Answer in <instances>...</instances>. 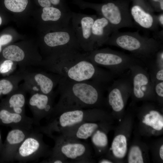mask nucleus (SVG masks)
Returning a JSON list of instances; mask_svg holds the SVG:
<instances>
[{
  "mask_svg": "<svg viewBox=\"0 0 163 163\" xmlns=\"http://www.w3.org/2000/svg\"><path fill=\"white\" fill-rule=\"evenodd\" d=\"M42 64L60 77L75 82L94 81L104 85L113 80L115 76L96 65L89 59L74 56L65 55Z\"/></svg>",
  "mask_w": 163,
  "mask_h": 163,
  "instance_id": "1",
  "label": "nucleus"
},
{
  "mask_svg": "<svg viewBox=\"0 0 163 163\" xmlns=\"http://www.w3.org/2000/svg\"><path fill=\"white\" fill-rule=\"evenodd\" d=\"M60 94L56 111L92 106L99 101L104 85L94 81L75 82L60 77L58 83Z\"/></svg>",
  "mask_w": 163,
  "mask_h": 163,
  "instance_id": "2",
  "label": "nucleus"
},
{
  "mask_svg": "<svg viewBox=\"0 0 163 163\" xmlns=\"http://www.w3.org/2000/svg\"><path fill=\"white\" fill-rule=\"evenodd\" d=\"M109 43L111 45L130 52L141 61L146 62L152 59L156 53L163 48V42L153 37L142 35L138 31H114Z\"/></svg>",
  "mask_w": 163,
  "mask_h": 163,
  "instance_id": "3",
  "label": "nucleus"
},
{
  "mask_svg": "<svg viewBox=\"0 0 163 163\" xmlns=\"http://www.w3.org/2000/svg\"><path fill=\"white\" fill-rule=\"evenodd\" d=\"M96 65L109 69L114 75H121L141 60L133 55L112 50L96 51L89 59Z\"/></svg>",
  "mask_w": 163,
  "mask_h": 163,
  "instance_id": "4",
  "label": "nucleus"
},
{
  "mask_svg": "<svg viewBox=\"0 0 163 163\" xmlns=\"http://www.w3.org/2000/svg\"><path fill=\"white\" fill-rule=\"evenodd\" d=\"M100 11L111 24L113 32L123 28L134 27L126 2L118 1L108 3L102 6Z\"/></svg>",
  "mask_w": 163,
  "mask_h": 163,
  "instance_id": "5",
  "label": "nucleus"
},
{
  "mask_svg": "<svg viewBox=\"0 0 163 163\" xmlns=\"http://www.w3.org/2000/svg\"><path fill=\"white\" fill-rule=\"evenodd\" d=\"M46 149L42 135L33 130L20 145L14 160L21 163L35 160L43 156Z\"/></svg>",
  "mask_w": 163,
  "mask_h": 163,
  "instance_id": "6",
  "label": "nucleus"
},
{
  "mask_svg": "<svg viewBox=\"0 0 163 163\" xmlns=\"http://www.w3.org/2000/svg\"><path fill=\"white\" fill-rule=\"evenodd\" d=\"M141 64L132 66L129 69L132 93L138 99L150 97L154 95V84L148 72Z\"/></svg>",
  "mask_w": 163,
  "mask_h": 163,
  "instance_id": "7",
  "label": "nucleus"
},
{
  "mask_svg": "<svg viewBox=\"0 0 163 163\" xmlns=\"http://www.w3.org/2000/svg\"><path fill=\"white\" fill-rule=\"evenodd\" d=\"M129 11L134 23L140 28L154 33L158 31L156 15L144 0H133Z\"/></svg>",
  "mask_w": 163,
  "mask_h": 163,
  "instance_id": "8",
  "label": "nucleus"
},
{
  "mask_svg": "<svg viewBox=\"0 0 163 163\" xmlns=\"http://www.w3.org/2000/svg\"><path fill=\"white\" fill-rule=\"evenodd\" d=\"M130 77H122L114 81L108 88V102L113 110L117 112L121 111L124 106V97L132 93Z\"/></svg>",
  "mask_w": 163,
  "mask_h": 163,
  "instance_id": "9",
  "label": "nucleus"
},
{
  "mask_svg": "<svg viewBox=\"0 0 163 163\" xmlns=\"http://www.w3.org/2000/svg\"><path fill=\"white\" fill-rule=\"evenodd\" d=\"M51 95L40 93L32 94L28 105L33 114L34 123L53 112Z\"/></svg>",
  "mask_w": 163,
  "mask_h": 163,
  "instance_id": "10",
  "label": "nucleus"
},
{
  "mask_svg": "<svg viewBox=\"0 0 163 163\" xmlns=\"http://www.w3.org/2000/svg\"><path fill=\"white\" fill-rule=\"evenodd\" d=\"M26 77L27 85L30 86L32 94L40 93L49 95H52L54 87L60 78L59 76L54 78L48 74L40 72Z\"/></svg>",
  "mask_w": 163,
  "mask_h": 163,
  "instance_id": "11",
  "label": "nucleus"
},
{
  "mask_svg": "<svg viewBox=\"0 0 163 163\" xmlns=\"http://www.w3.org/2000/svg\"><path fill=\"white\" fill-rule=\"evenodd\" d=\"M0 122L12 128H19L28 130L33 129L34 123L33 118L13 112L8 109L0 110Z\"/></svg>",
  "mask_w": 163,
  "mask_h": 163,
  "instance_id": "12",
  "label": "nucleus"
},
{
  "mask_svg": "<svg viewBox=\"0 0 163 163\" xmlns=\"http://www.w3.org/2000/svg\"><path fill=\"white\" fill-rule=\"evenodd\" d=\"M26 129L12 128L7 136L5 156L10 161H14V158L20 145L26 137L32 131Z\"/></svg>",
  "mask_w": 163,
  "mask_h": 163,
  "instance_id": "13",
  "label": "nucleus"
},
{
  "mask_svg": "<svg viewBox=\"0 0 163 163\" xmlns=\"http://www.w3.org/2000/svg\"><path fill=\"white\" fill-rule=\"evenodd\" d=\"M86 148L79 143H69L60 146L56 145L52 157H56L61 153L66 158L75 159L82 156L85 152Z\"/></svg>",
  "mask_w": 163,
  "mask_h": 163,
  "instance_id": "14",
  "label": "nucleus"
},
{
  "mask_svg": "<svg viewBox=\"0 0 163 163\" xmlns=\"http://www.w3.org/2000/svg\"><path fill=\"white\" fill-rule=\"evenodd\" d=\"M25 94L23 92L17 90L11 93L8 100V109L18 113L25 115Z\"/></svg>",
  "mask_w": 163,
  "mask_h": 163,
  "instance_id": "15",
  "label": "nucleus"
},
{
  "mask_svg": "<svg viewBox=\"0 0 163 163\" xmlns=\"http://www.w3.org/2000/svg\"><path fill=\"white\" fill-rule=\"evenodd\" d=\"M91 31L93 34L98 38L101 39V42L103 41L111 31L113 30L108 21L103 17L98 18L94 21L92 26Z\"/></svg>",
  "mask_w": 163,
  "mask_h": 163,
  "instance_id": "16",
  "label": "nucleus"
},
{
  "mask_svg": "<svg viewBox=\"0 0 163 163\" xmlns=\"http://www.w3.org/2000/svg\"><path fill=\"white\" fill-rule=\"evenodd\" d=\"M70 39V36L68 33L58 32L47 34L44 37V41L48 46L55 47L66 44Z\"/></svg>",
  "mask_w": 163,
  "mask_h": 163,
  "instance_id": "17",
  "label": "nucleus"
},
{
  "mask_svg": "<svg viewBox=\"0 0 163 163\" xmlns=\"http://www.w3.org/2000/svg\"><path fill=\"white\" fill-rule=\"evenodd\" d=\"M2 55L6 59L17 63L23 62L25 56L24 51L15 45H11L6 47L3 51Z\"/></svg>",
  "mask_w": 163,
  "mask_h": 163,
  "instance_id": "18",
  "label": "nucleus"
},
{
  "mask_svg": "<svg viewBox=\"0 0 163 163\" xmlns=\"http://www.w3.org/2000/svg\"><path fill=\"white\" fill-rule=\"evenodd\" d=\"M111 150L116 157H124L127 151V142L125 136L121 134L117 136L113 141Z\"/></svg>",
  "mask_w": 163,
  "mask_h": 163,
  "instance_id": "19",
  "label": "nucleus"
},
{
  "mask_svg": "<svg viewBox=\"0 0 163 163\" xmlns=\"http://www.w3.org/2000/svg\"><path fill=\"white\" fill-rule=\"evenodd\" d=\"M97 127L98 125L95 123H84L82 124L78 129L76 136L79 139H87L92 135Z\"/></svg>",
  "mask_w": 163,
  "mask_h": 163,
  "instance_id": "20",
  "label": "nucleus"
},
{
  "mask_svg": "<svg viewBox=\"0 0 163 163\" xmlns=\"http://www.w3.org/2000/svg\"><path fill=\"white\" fill-rule=\"evenodd\" d=\"M28 3V0H5L6 7L10 11L15 12L24 11Z\"/></svg>",
  "mask_w": 163,
  "mask_h": 163,
  "instance_id": "21",
  "label": "nucleus"
},
{
  "mask_svg": "<svg viewBox=\"0 0 163 163\" xmlns=\"http://www.w3.org/2000/svg\"><path fill=\"white\" fill-rule=\"evenodd\" d=\"M61 13L60 11L55 8L48 7L44 8L41 15L42 19L44 21H56L60 18Z\"/></svg>",
  "mask_w": 163,
  "mask_h": 163,
  "instance_id": "22",
  "label": "nucleus"
},
{
  "mask_svg": "<svg viewBox=\"0 0 163 163\" xmlns=\"http://www.w3.org/2000/svg\"><path fill=\"white\" fill-rule=\"evenodd\" d=\"M14 80L12 82L3 79L0 81V96L11 94L16 90L17 82Z\"/></svg>",
  "mask_w": 163,
  "mask_h": 163,
  "instance_id": "23",
  "label": "nucleus"
},
{
  "mask_svg": "<svg viewBox=\"0 0 163 163\" xmlns=\"http://www.w3.org/2000/svg\"><path fill=\"white\" fill-rule=\"evenodd\" d=\"M94 21V19L90 17H86L82 19L81 23L83 36L84 38L87 39L90 37Z\"/></svg>",
  "mask_w": 163,
  "mask_h": 163,
  "instance_id": "24",
  "label": "nucleus"
},
{
  "mask_svg": "<svg viewBox=\"0 0 163 163\" xmlns=\"http://www.w3.org/2000/svg\"><path fill=\"white\" fill-rule=\"evenodd\" d=\"M128 162L129 163L144 162L141 151L138 146H135L131 148L129 154Z\"/></svg>",
  "mask_w": 163,
  "mask_h": 163,
  "instance_id": "25",
  "label": "nucleus"
},
{
  "mask_svg": "<svg viewBox=\"0 0 163 163\" xmlns=\"http://www.w3.org/2000/svg\"><path fill=\"white\" fill-rule=\"evenodd\" d=\"M92 141L95 145L100 147H105L108 143V139L106 134L99 130L93 135Z\"/></svg>",
  "mask_w": 163,
  "mask_h": 163,
  "instance_id": "26",
  "label": "nucleus"
},
{
  "mask_svg": "<svg viewBox=\"0 0 163 163\" xmlns=\"http://www.w3.org/2000/svg\"><path fill=\"white\" fill-rule=\"evenodd\" d=\"M147 4L154 12H163V0H149Z\"/></svg>",
  "mask_w": 163,
  "mask_h": 163,
  "instance_id": "27",
  "label": "nucleus"
},
{
  "mask_svg": "<svg viewBox=\"0 0 163 163\" xmlns=\"http://www.w3.org/2000/svg\"><path fill=\"white\" fill-rule=\"evenodd\" d=\"M14 62L10 60L4 61L0 66V72L2 73L8 72L13 67Z\"/></svg>",
  "mask_w": 163,
  "mask_h": 163,
  "instance_id": "28",
  "label": "nucleus"
},
{
  "mask_svg": "<svg viewBox=\"0 0 163 163\" xmlns=\"http://www.w3.org/2000/svg\"><path fill=\"white\" fill-rule=\"evenodd\" d=\"M155 94L161 98L163 97V81L157 82L154 84Z\"/></svg>",
  "mask_w": 163,
  "mask_h": 163,
  "instance_id": "29",
  "label": "nucleus"
},
{
  "mask_svg": "<svg viewBox=\"0 0 163 163\" xmlns=\"http://www.w3.org/2000/svg\"><path fill=\"white\" fill-rule=\"evenodd\" d=\"M12 36L8 34H5L0 37V44L2 46L10 43L12 40Z\"/></svg>",
  "mask_w": 163,
  "mask_h": 163,
  "instance_id": "30",
  "label": "nucleus"
},
{
  "mask_svg": "<svg viewBox=\"0 0 163 163\" xmlns=\"http://www.w3.org/2000/svg\"><path fill=\"white\" fill-rule=\"evenodd\" d=\"M156 20L159 26L162 28H163V13L160 12L159 14L156 15Z\"/></svg>",
  "mask_w": 163,
  "mask_h": 163,
  "instance_id": "31",
  "label": "nucleus"
},
{
  "mask_svg": "<svg viewBox=\"0 0 163 163\" xmlns=\"http://www.w3.org/2000/svg\"><path fill=\"white\" fill-rule=\"evenodd\" d=\"M40 5L42 7L45 8L50 7L51 3L50 0H38Z\"/></svg>",
  "mask_w": 163,
  "mask_h": 163,
  "instance_id": "32",
  "label": "nucleus"
},
{
  "mask_svg": "<svg viewBox=\"0 0 163 163\" xmlns=\"http://www.w3.org/2000/svg\"><path fill=\"white\" fill-rule=\"evenodd\" d=\"M160 156L161 158L163 160V145H162L159 151Z\"/></svg>",
  "mask_w": 163,
  "mask_h": 163,
  "instance_id": "33",
  "label": "nucleus"
},
{
  "mask_svg": "<svg viewBox=\"0 0 163 163\" xmlns=\"http://www.w3.org/2000/svg\"><path fill=\"white\" fill-rule=\"evenodd\" d=\"M51 3L54 5H57L59 4L60 0H50Z\"/></svg>",
  "mask_w": 163,
  "mask_h": 163,
  "instance_id": "34",
  "label": "nucleus"
},
{
  "mask_svg": "<svg viewBox=\"0 0 163 163\" xmlns=\"http://www.w3.org/2000/svg\"><path fill=\"white\" fill-rule=\"evenodd\" d=\"M101 163H111L112 162L110 161L107 160H103L100 162Z\"/></svg>",
  "mask_w": 163,
  "mask_h": 163,
  "instance_id": "35",
  "label": "nucleus"
},
{
  "mask_svg": "<svg viewBox=\"0 0 163 163\" xmlns=\"http://www.w3.org/2000/svg\"><path fill=\"white\" fill-rule=\"evenodd\" d=\"M152 115L150 113L147 114L145 115L144 119H146L150 117Z\"/></svg>",
  "mask_w": 163,
  "mask_h": 163,
  "instance_id": "36",
  "label": "nucleus"
},
{
  "mask_svg": "<svg viewBox=\"0 0 163 163\" xmlns=\"http://www.w3.org/2000/svg\"><path fill=\"white\" fill-rule=\"evenodd\" d=\"M2 22V18H1V17L0 16V25L1 24Z\"/></svg>",
  "mask_w": 163,
  "mask_h": 163,
  "instance_id": "37",
  "label": "nucleus"
},
{
  "mask_svg": "<svg viewBox=\"0 0 163 163\" xmlns=\"http://www.w3.org/2000/svg\"><path fill=\"white\" fill-rule=\"evenodd\" d=\"M2 50V46L0 44V52H1Z\"/></svg>",
  "mask_w": 163,
  "mask_h": 163,
  "instance_id": "38",
  "label": "nucleus"
},
{
  "mask_svg": "<svg viewBox=\"0 0 163 163\" xmlns=\"http://www.w3.org/2000/svg\"><path fill=\"white\" fill-rule=\"evenodd\" d=\"M1 134H0V141L1 140Z\"/></svg>",
  "mask_w": 163,
  "mask_h": 163,
  "instance_id": "39",
  "label": "nucleus"
}]
</instances>
